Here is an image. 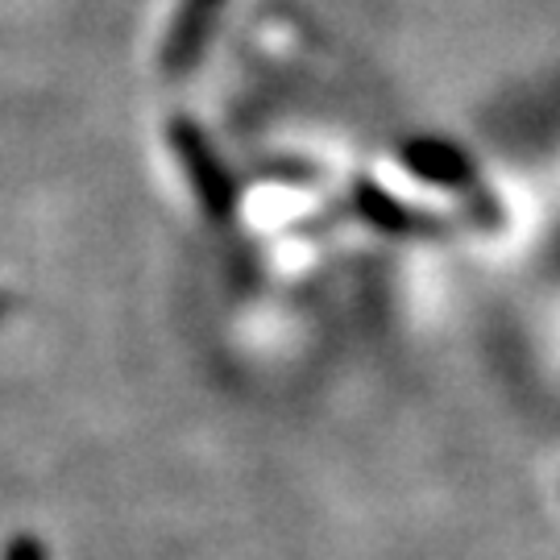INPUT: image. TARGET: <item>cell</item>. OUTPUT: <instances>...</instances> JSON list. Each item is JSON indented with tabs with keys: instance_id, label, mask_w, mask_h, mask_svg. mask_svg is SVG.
Returning a JSON list of instances; mask_svg holds the SVG:
<instances>
[{
	"instance_id": "6da1fadb",
	"label": "cell",
	"mask_w": 560,
	"mask_h": 560,
	"mask_svg": "<svg viewBox=\"0 0 560 560\" xmlns=\"http://www.w3.org/2000/svg\"><path fill=\"white\" fill-rule=\"evenodd\" d=\"M171 145H175L183 171H187V179L196 187L200 208L212 221H224V217L233 212V203H237V183L224 171V162L217 159V150L208 145V138L200 133V125L187 117H175L171 120Z\"/></svg>"
},
{
	"instance_id": "8992f818",
	"label": "cell",
	"mask_w": 560,
	"mask_h": 560,
	"mask_svg": "<svg viewBox=\"0 0 560 560\" xmlns=\"http://www.w3.org/2000/svg\"><path fill=\"white\" fill-rule=\"evenodd\" d=\"M4 312H9V300H4V295H0V316H4Z\"/></svg>"
},
{
	"instance_id": "3957f363",
	"label": "cell",
	"mask_w": 560,
	"mask_h": 560,
	"mask_svg": "<svg viewBox=\"0 0 560 560\" xmlns=\"http://www.w3.org/2000/svg\"><path fill=\"white\" fill-rule=\"evenodd\" d=\"M402 159H407V166H411L423 183H436V187H460V183L474 179L469 159L460 154L457 145H448V141H441V138L407 141Z\"/></svg>"
},
{
	"instance_id": "5b68a950",
	"label": "cell",
	"mask_w": 560,
	"mask_h": 560,
	"mask_svg": "<svg viewBox=\"0 0 560 560\" xmlns=\"http://www.w3.org/2000/svg\"><path fill=\"white\" fill-rule=\"evenodd\" d=\"M4 560H46L38 540H30V536H18V540L4 548Z\"/></svg>"
},
{
	"instance_id": "7a4b0ae2",
	"label": "cell",
	"mask_w": 560,
	"mask_h": 560,
	"mask_svg": "<svg viewBox=\"0 0 560 560\" xmlns=\"http://www.w3.org/2000/svg\"><path fill=\"white\" fill-rule=\"evenodd\" d=\"M229 0H183L175 21H171V34L162 42V71L171 80H179L187 71H196L203 46L212 38V25L221 18V9Z\"/></svg>"
},
{
	"instance_id": "277c9868",
	"label": "cell",
	"mask_w": 560,
	"mask_h": 560,
	"mask_svg": "<svg viewBox=\"0 0 560 560\" xmlns=\"http://www.w3.org/2000/svg\"><path fill=\"white\" fill-rule=\"evenodd\" d=\"M353 208H358L374 229H382V233H432V221H428V217H416L411 208H402L395 196L378 191L374 183H361L358 196H353Z\"/></svg>"
}]
</instances>
